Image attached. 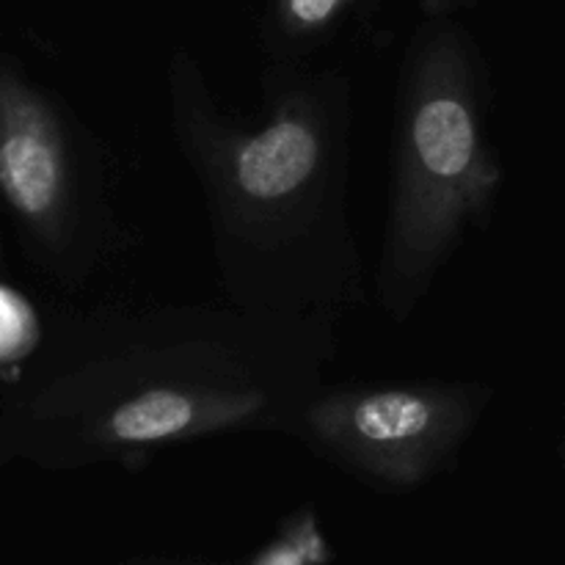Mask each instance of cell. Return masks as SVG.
Segmentation results:
<instances>
[{
  "mask_svg": "<svg viewBox=\"0 0 565 565\" xmlns=\"http://www.w3.org/2000/svg\"><path fill=\"white\" fill-rule=\"evenodd\" d=\"M119 565H210V563H182V561H130Z\"/></svg>",
  "mask_w": 565,
  "mask_h": 565,
  "instance_id": "9c48e42d",
  "label": "cell"
},
{
  "mask_svg": "<svg viewBox=\"0 0 565 565\" xmlns=\"http://www.w3.org/2000/svg\"><path fill=\"white\" fill-rule=\"evenodd\" d=\"M337 552L320 524L315 505L287 513L268 541L243 565H331Z\"/></svg>",
  "mask_w": 565,
  "mask_h": 565,
  "instance_id": "52a82bcc",
  "label": "cell"
},
{
  "mask_svg": "<svg viewBox=\"0 0 565 565\" xmlns=\"http://www.w3.org/2000/svg\"><path fill=\"white\" fill-rule=\"evenodd\" d=\"M44 337L47 331L36 307L14 285L6 281L0 290V362H3L6 375L25 367L39 353Z\"/></svg>",
  "mask_w": 565,
  "mask_h": 565,
  "instance_id": "ba28073f",
  "label": "cell"
},
{
  "mask_svg": "<svg viewBox=\"0 0 565 565\" xmlns=\"http://www.w3.org/2000/svg\"><path fill=\"white\" fill-rule=\"evenodd\" d=\"M502 166L489 136V66L456 17H423L401 66L390 213L375 296L406 323L472 230L491 218Z\"/></svg>",
  "mask_w": 565,
  "mask_h": 565,
  "instance_id": "3957f363",
  "label": "cell"
},
{
  "mask_svg": "<svg viewBox=\"0 0 565 565\" xmlns=\"http://www.w3.org/2000/svg\"><path fill=\"white\" fill-rule=\"evenodd\" d=\"M326 320L226 303L99 309L58 320L6 375L0 458L44 472L116 463L241 434L298 439L337 356Z\"/></svg>",
  "mask_w": 565,
  "mask_h": 565,
  "instance_id": "6da1fadb",
  "label": "cell"
},
{
  "mask_svg": "<svg viewBox=\"0 0 565 565\" xmlns=\"http://www.w3.org/2000/svg\"><path fill=\"white\" fill-rule=\"evenodd\" d=\"M0 191L20 248L81 287L119 241L92 130L11 53L0 61Z\"/></svg>",
  "mask_w": 565,
  "mask_h": 565,
  "instance_id": "277c9868",
  "label": "cell"
},
{
  "mask_svg": "<svg viewBox=\"0 0 565 565\" xmlns=\"http://www.w3.org/2000/svg\"><path fill=\"white\" fill-rule=\"evenodd\" d=\"M494 392L475 381L326 384L298 439L381 494H412L450 472Z\"/></svg>",
  "mask_w": 565,
  "mask_h": 565,
  "instance_id": "5b68a950",
  "label": "cell"
},
{
  "mask_svg": "<svg viewBox=\"0 0 565 565\" xmlns=\"http://www.w3.org/2000/svg\"><path fill=\"white\" fill-rule=\"evenodd\" d=\"M171 132L202 188L226 301L274 318L337 323L367 301L351 188L353 83L268 64L265 116L232 119L196 55L166 61Z\"/></svg>",
  "mask_w": 565,
  "mask_h": 565,
  "instance_id": "7a4b0ae2",
  "label": "cell"
},
{
  "mask_svg": "<svg viewBox=\"0 0 565 565\" xmlns=\"http://www.w3.org/2000/svg\"><path fill=\"white\" fill-rule=\"evenodd\" d=\"M384 0H268L263 50L268 64H307L348 22L370 20Z\"/></svg>",
  "mask_w": 565,
  "mask_h": 565,
  "instance_id": "8992f818",
  "label": "cell"
}]
</instances>
